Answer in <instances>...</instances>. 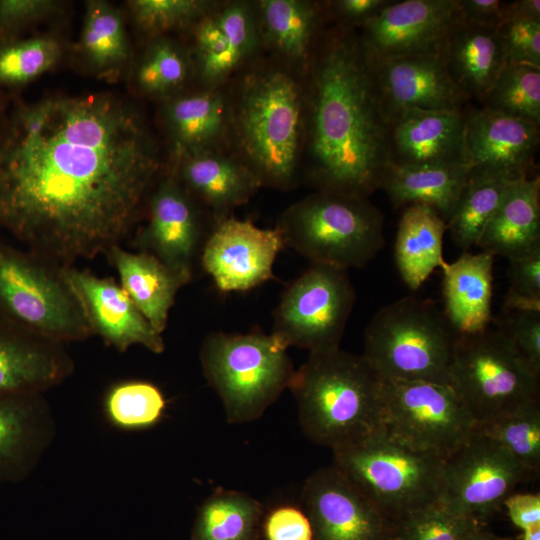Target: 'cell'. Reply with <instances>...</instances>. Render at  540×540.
Returning <instances> with one entry per match:
<instances>
[{
    "label": "cell",
    "instance_id": "cell-1",
    "mask_svg": "<svg viewBox=\"0 0 540 540\" xmlns=\"http://www.w3.org/2000/svg\"><path fill=\"white\" fill-rule=\"evenodd\" d=\"M162 172L139 111L109 94L15 102L0 136V229L60 266L131 231Z\"/></svg>",
    "mask_w": 540,
    "mask_h": 540
},
{
    "label": "cell",
    "instance_id": "cell-2",
    "mask_svg": "<svg viewBox=\"0 0 540 540\" xmlns=\"http://www.w3.org/2000/svg\"><path fill=\"white\" fill-rule=\"evenodd\" d=\"M301 180L369 197L389 163L388 124L357 29L328 22L304 76Z\"/></svg>",
    "mask_w": 540,
    "mask_h": 540
},
{
    "label": "cell",
    "instance_id": "cell-3",
    "mask_svg": "<svg viewBox=\"0 0 540 540\" xmlns=\"http://www.w3.org/2000/svg\"><path fill=\"white\" fill-rule=\"evenodd\" d=\"M226 86L230 152L262 187L295 188L305 139L304 76L262 54Z\"/></svg>",
    "mask_w": 540,
    "mask_h": 540
},
{
    "label": "cell",
    "instance_id": "cell-4",
    "mask_svg": "<svg viewBox=\"0 0 540 540\" xmlns=\"http://www.w3.org/2000/svg\"><path fill=\"white\" fill-rule=\"evenodd\" d=\"M383 382L363 355L310 353L289 385L304 434L335 450L380 430Z\"/></svg>",
    "mask_w": 540,
    "mask_h": 540
},
{
    "label": "cell",
    "instance_id": "cell-5",
    "mask_svg": "<svg viewBox=\"0 0 540 540\" xmlns=\"http://www.w3.org/2000/svg\"><path fill=\"white\" fill-rule=\"evenodd\" d=\"M276 227L285 246L311 261L362 268L384 247V215L368 197L314 191L290 205Z\"/></svg>",
    "mask_w": 540,
    "mask_h": 540
},
{
    "label": "cell",
    "instance_id": "cell-6",
    "mask_svg": "<svg viewBox=\"0 0 540 540\" xmlns=\"http://www.w3.org/2000/svg\"><path fill=\"white\" fill-rule=\"evenodd\" d=\"M458 334L432 300L406 296L368 324L362 354L385 380L450 383Z\"/></svg>",
    "mask_w": 540,
    "mask_h": 540
},
{
    "label": "cell",
    "instance_id": "cell-7",
    "mask_svg": "<svg viewBox=\"0 0 540 540\" xmlns=\"http://www.w3.org/2000/svg\"><path fill=\"white\" fill-rule=\"evenodd\" d=\"M272 334L212 332L199 357L204 376L218 394L227 421L252 422L289 388L294 367Z\"/></svg>",
    "mask_w": 540,
    "mask_h": 540
},
{
    "label": "cell",
    "instance_id": "cell-8",
    "mask_svg": "<svg viewBox=\"0 0 540 540\" xmlns=\"http://www.w3.org/2000/svg\"><path fill=\"white\" fill-rule=\"evenodd\" d=\"M0 317L58 344L92 334L61 266L1 241Z\"/></svg>",
    "mask_w": 540,
    "mask_h": 540
},
{
    "label": "cell",
    "instance_id": "cell-9",
    "mask_svg": "<svg viewBox=\"0 0 540 540\" xmlns=\"http://www.w3.org/2000/svg\"><path fill=\"white\" fill-rule=\"evenodd\" d=\"M332 451L333 465L392 521L438 498L445 459L413 450L381 429Z\"/></svg>",
    "mask_w": 540,
    "mask_h": 540
},
{
    "label": "cell",
    "instance_id": "cell-10",
    "mask_svg": "<svg viewBox=\"0 0 540 540\" xmlns=\"http://www.w3.org/2000/svg\"><path fill=\"white\" fill-rule=\"evenodd\" d=\"M539 376L495 326L458 335L450 383L477 425L539 401Z\"/></svg>",
    "mask_w": 540,
    "mask_h": 540
},
{
    "label": "cell",
    "instance_id": "cell-11",
    "mask_svg": "<svg viewBox=\"0 0 540 540\" xmlns=\"http://www.w3.org/2000/svg\"><path fill=\"white\" fill-rule=\"evenodd\" d=\"M381 430L413 450L447 459L475 434L477 423L449 383L384 379Z\"/></svg>",
    "mask_w": 540,
    "mask_h": 540
},
{
    "label": "cell",
    "instance_id": "cell-12",
    "mask_svg": "<svg viewBox=\"0 0 540 540\" xmlns=\"http://www.w3.org/2000/svg\"><path fill=\"white\" fill-rule=\"evenodd\" d=\"M354 302L348 270L311 264L282 293L271 334L310 353L340 347Z\"/></svg>",
    "mask_w": 540,
    "mask_h": 540
},
{
    "label": "cell",
    "instance_id": "cell-13",
    "mask_svg": "<svg viewBox=\"0 0 540 540\" xmlns=\"http://www.w3.org/2000/svg\"><path fill=\"white\" fill-rule=\"evenodd\" d=\"M531 476L507 452L475 434L444 461L437 501L480 523L495 514L516 486Z\"/></svg>",
    "mask_w": 540,
    "mask_h": 540
},
{
    "label": "cell",
    "instance_id": "cell-14",
    "mask_svg": "<svg viewBox=\"0 0 540 540\" xmlns=\"http://www.w3.org/2000/svg\"><path fill=\"white\" fill-rule=\"evenodd\" d=\"M187 33L197 87L225 86L264 54L254 1H215Z\"/></svg>",
    "mask_w": 540,
    "mask_h": 540
},
{
    "label": "cell",
    "instance_id": "cell-15",
    "mask_svg": "<svg viewBox=\"0 0 540 540\" xmlns=\"http://www.w3.org/2000/svg\"><path fill=\"white\" fill-rule=\"evenodd\" d=\"M146 202L148 220L136 247L191 278L213 219L168 168L158 176Z\"/></svg>",
    "mask_w": 540,
    "mask_h": 540
},
{
    "label": "cell",
    "instance_id": "cell-16",
    "mask_svg": "<svg viewBox=\"0 0 540 540\" xmlns=\"http://www.w3.org/2000/svg\"><path fill=\"white\" fill-rule=\"evenodd\" d=\"M462 20L459 0H392L358 33L373 63L395 57L441 56Z\"/></svg>",
    "mask_w": 540,
    "mask_h": 540
},
{
    "label": "cell",
    "instance_id": "cell-17",
    "mask_svg": "<svg viewBox=\"0 0 540 540\" xmlns=\"http://www.w3.org/2000/svg\"><path fill=\"white\" fill-rule=\"evenodd\" d=\"M304 512L313 540H390L393 521L334 465L305 481Z\"/></svg>",
    "mask_w": 540,
    "mask_h": 540
},
{
    "label": "cell",
    "instance_id": "cell-18",
    "mask_svg": "<svg viewBox=\"0 0 540 540\" xmlns=\"http://www.w3.org/2000/svg\"><path fill=\"white\" fill-rule=\"evenodd\" d=\"M284 246L277 227L261 228L231 215L213 225L199 258L220 291H246L273 278Z\"/></svg>",
    "mask_w": 540,
    "mask_h": 540
},
{
    "label": "cell",
    "instance_id": "cell-19",
    "mask_svg": "<svg viewBox=\"0 0 540 540\" xmlns=\"http://www.w3.org/2000/svg\"><path fill=\"white\" fill-rule=\"evenodd\" d=\"M61 269L91 332L107 345L121 352L132 345H141L156 354L164 351L162 334L153 329L120 284L71 266Z\"/></svg>",
    "mask_w": 540,
    "mask_h": 540
},
{
    "label": "cell",
    "instance_id": "cell-20",
    "mask_svg": "<svg viewBox=\"0 0 540 540\" xmlns=\"http://www.w3.org/2000/svg\"><path fill=\"white\" fill-rule=\"evenodd\" d=\"M387 122L413 109L464 110L470 99L451 78L441 56H405L373 63Z\"/></svg>",
    "mask_w": 540,
    "mask_h": 540
},
{
    "label": "cell",
    "instance_id": "cell-21",
    "mask_svg": "<svg viewBox=\"0 0 540 540\" xmlns=\"http://www.w3.org/2000/svg\"><path fill=\"white\" fill-rule=\"evenodd\" d=\"M540 124L485 107L468 108L464 159L469 170L530 175L539 147Z\"/></svg>",
    "mask_w": 540,
    "mask_h": 540
},
{
    "label": "cell",
    "instance_id": "cell-22",
    "mask_svg": "<svg viewBox=\"0 0 540 540\" xmlns=\"http://www.w3.org/2000/svg\"><path fill=\"white\" fill-rule=\"evenodd\" d=\"M226 85L196 86L160 101L171 159L205 151H230V103Z\"/></svg>",
    "mask_w": 540,
    "mask_h": 540
},
{
    "label": "cell",
    "instance_id": "cell-23",
    "mask_svg": "<svg viewBox=\"0 0 540 540\" xmlns=\"http://www.w3.org/2000/svg\"><path fill=\"white\" fill-rule=\"evenodd\" d=\"M56 432L42 394H0V483H19L36 469Z\"/></svg>",
    "mask_w": 540,
    "mask_h": 540
},
{
    "label": "cell",
    "instance_id": "cell-24",
    "mask_svg": "<svg viewBox=\"0 0 540 540\" xmlns=\"http://www.w3.org/2000/svg\"><path fill=\"white\" fill-rule=\"evenodd\" d=\"M467 109H413L392 117L387 122L389 162L399 165L466 164L464 128Z\"/></svg>",
    "mask_w": 540,
    "mask_h": 540
},
{
    "label": "cell",
    "instance_id": "cell-25",
    "mask_svg": "<svg viewBox=\"0 0 540 540\" xmlns=\"http://www.w3.org/2000/svg\"><path fill=\"white\" fill-rule=\"evenodd\" d=\"M214 223L231 216L262 187L230 151H205L171 159L168 167Z\"/></svg>",
    "mask_w": 540,
    "mask_h": 540
},
{
    "label": "cell",
    "instance_id": "cell-26",
    "mask_svg": "<svg viewBox=\"0 0 540 540\" xmlns=\"http://www.w3.org/2000/svg\"><path fill=\"white\" fill-rule=\"evenodd\" d=\"M264 54L305 76L328 23L323 1H254Z\"/></svg>",
    "mask_w": 540,
    "mask_h": 540
},
{
    "label": "cell",
    "instance_id": "cell-27",
    "mask_svg": "<svg viewBox=\"0 0 540 540\" xmlns=\"http://www.w3.org/2000/svg\"><path fill=\"white\" fill-rule=\"evenodd\" d=\"M73 370L61 345L0 317V394H42Z\"/></svg>",
    "mask_w": 540,
    "mask_h": 540
},
{
    "label": "cell",
    "instance_id": "cell-28",
    "mask_svg": "<svg viewBox=\"0 0 540 540\" xmlns=\"http://www.w3.org/2000/svg\"><path fill=\"white\" fill-rule=\"evenodd\" d=\"M495 256L488 251H465L443 272V313L458 335L472 334L491 325Z\"/></svg>",
    "mask_w": 540,
    "mask_h": 540
},
{
    "label": "cell",
    "instance_id": "cell-29",
    "mask_svg": "<svg viewBox=\"0 0 540 540\" xmlns=\"http://www.w3.org/2000/svg\"><path fill=\"white\" fill-rule=\"evenodd\" d=\"M441 57L459 89L479 102L494 85L507 64L497 27L464 19L447 40Z\"/></svg>",
    "mask_w": 540,
    "mask_h": 540
},
{
    "label": "cell",
    "instance_id": "cell-30",
    "mask_svg": "<svg viewBox=\"0 0 540 540\" xmlns=\"http://www.w3.org/2000/svg\"><path fill=\"white\" fill-rule=\"evenodd\" d=\"M478 247L508 260L540 246V177L516 179L487 223Z\"/></svg>",
    "mask_w": 540,
    "mask_h": 540
},
{
    "label": "cell",
    "instance_id": "cell-31",
    "mask_svg": "<svg viewBox=\"0 0 540 540\" xmlns=\"http://www.w3.org/2000/svg\"><path fill=\"white\" fill-rule=\"evenodd\" d=\"M106 254L123 290L153 329L162 334L178 290L191 278L146 252L132 253L116 245Z\"/></svg>",
    "mask_w": 540,
    "mask_h": 540
},
{
    "label": "cell",
    "instance_id": "cell-32",
    "mask_svg": "<svg viewBox=\"0 0 540 540\" xmlns=\"http://www.w3.org/2000/svg\"><path fill=\"white\" fill-rule=\"evenodd\" d=\"M468 174L469 168L464 163L399 165L389 162L380 188L397 208L426 205L447 221Z\"/></svg>",
    "mask_w": 540,
    "mask_h": 540
},
{
    "label": "cell",
    "instance_id": "cell-33",
    "mask_svg": "<svg viewBox=\"0 0 540 540\" xmlns=\"http://www.w3.org/2000/svg\"><path fill=\"white\" fill-rule=\"evenodd\" d=\"M446 231V221L433 208L422 204L405 207L398 223L394 258L403 282L411 290H417L446 263Z\"/></svg>",
    "mask_w": 540,
    "mask_h": 540
},
{
    "label": "cell",
    "instance_id": "cell-34",
    "mask_svg": "<svg viewBox=\"0 0 540 540\" xmlns=\"http://www.w3.org/2000/svg\"><path fill=\"white\" fill-rule=\"evenodd\" d=\"M518 178L500 172L469 170L446 221L447 231L457 247L467 251L478 245L487 223Z\"/></svg>",
    "mask_w": 540,
    "mask_h": 540
},
{
    "label": "cell",
    "instance_id": "cell-35",
    "mask_svg": "<svg viewBox=\"0 0 540 540\" xmlns=\"http://www.w3.org/2000/svg\"><path fill=\"white\" fill-rule=\"evenodd\" d=\"M194 82V66L187 44L170 37L149 40L134 74L138 92L159 101L177 95Z\"/></svg>",
    "mask_w": 540,
    "mask_h": 540
},
{
    "label": "cell",
    "instance_id": "cell-36",
    "mask_svg": "<svg viewBox=\"0 0 540 540\" xmlns=\"http://www.w3.org/2000/svg\"><path fill=\"white\" fill-rule=\"evenodd\" d=\"M262 514L251 495L218 489L198 508L191 540H257Z\"/></svg>",
    "mask_w": 540,
    "mask_h": 540
},
{
    "label": "cell",
    "instance_id": "cell-37",
    "mask_svg": "<svg viewBox=\"0 0 540 540\" xmlns=\"http://www.w3.org/2000/svg\"><path fill=\"white\" fill-rule=\"evenodd\" d=\"M85 7L80 37L83 56L98 75L116 77L130 54L123 17L107 1L90 0Z\"/></svg>",
    "mask_w": 540,
    "mask_h": 540
},
{
    "label": "cell",
    "instance_id": "cell-38",
    "mask_svg": "<svg viewBox=\"0 0 540 540\" xmlns=\"http://www.w3.org/2000/svg\"><path fill=\"white\" fill-rule=\"evenodd\" d=\"M478 431L514 458L530 476L540 470V406L534 401L477 425Z\"/></svg>",
    "mask_w": 540,
    "mask_h": 540
},
{
    "label": "cell",
    "instance_id": "cell-39",
    "mask_svg": "<svg viewBox=\"0 0 540 540\" xmlns=\"http://www.w3.org/2000/svg\"><path fill=\"white\" fill-rule=\"evenodd\" d=\"M166 409L161 390L146 381H123L114 384L104 398L107 420L123 430H139L155 425Z\"/></svg>",
    "mask_w": 540,
    "mask_h": 540
},
{
    "label": "cell",
    "instance_id": "cell-40",
    "mask_svg": "<svg viewBox=\"0 0 540 540\" xmlns=\"http://www.w3.org/2000/svg\"><path fill=\"white\" fill-rule=\"evenodd\" d=\"M62 53L61 42L49 35L0 43V90L31 82L54 67Z\"/></svg>",
    "mask_w": 540,
    "mask_h": 540
},
{
    "label": "cell",
    "instance_id": "cell-41",
    "mask_svg": "<svg viewBox=\"0 0 540 540\" xmlns=\"http://www.w3.org/2000/svg\"><path fill=\"white\" fill-rule=\"evenodd\" d=\"M482 107L540 124V68L507 63Z\"/></svg>",
    "mask_w": 540,
    "mask_h": 540
},
{
    "label": "cell",
    "instance_id": "cell-42",
    "mask_svg": "<svg viewBox=\"0 0 540 540\" xmlns=\"http://www.w3.org/2000/svg\"><path fill=\"white\" fill-rule=\"evenodd\" d=\"M482 528L477 520L456 514L434 501L393 521V540H465Z\"/></svg>",
    "mask_w": 540,
    "mask_h": 540
},
{
    "label": "cell",
    "instance_id": "cell-43",
    "mask_svg": "<svg viewBox=\"0 0 540 540\" xmlns=\"http://www.w3.org/2000/svg\"><path fill=\"white\" fill-rule=\"evenodd\" d=\"M215 4L213 0H130L129 14L149 40L188 32Z\"/></svg>",
    "mask_w": 540,
    "mask_h": 540
},
{
    "label": "cell",
    "instance_id": "cell-44",
    "mask_svg": "<svg viewBox=\"0 0 540 540\" xmlns=\"http://www.w3.org/2000/svg\"><path fill=\"white\" fill-rule=\"evenodd\" d=\"M493 326L513 344L517 352L537 375H540V310H503Z\"/></svg>",
    "mask_w": 540,
    "mask_h": 540
},
{
    "label": "cell",
    "instance_id": "cell-45",
    "mask_svg": "<svg viewBox=\"0 0 540 540\" xmlns=\"http://www.w3.org/2000/svg\"><path fill=\"white\" fill-rule=\"evenodd\" d=\"M510 285L503 310H540V246L509 260Z\"/></svg>",
    "mask_w": 540,
    "mask_h": 540
},
{
    "label": "cell",
    "instance_id": "cell-46",
    "mask_svg": "<svg viewBox=\"0 0 540 540\" xmlns=\"http://www.w3.org/2000/svg\"><path fill=\"white\" fill-rule=\"evenodd\" d=\"M497 32L507 63L540 68V21L509 17L497 27Z\"/></svg>",
    "mask_w": 540,
    "mask_h": 540
},
{
    "label": "cell",
    "instance_id": "cell-47",
    "mask_svg": "<svg viewBox=\"0 0 540 540\" xmlns=\"http://www.w3.org/2000/svg\"><path fill=\"white\" fill-rule=\"evenodd\" d=\"M55 0H0V43L18 38L25 28L62 11Z\"/></svg>",
    "mask_w": 540,
    "mask_h": 540
},
{
    "label": "cell",
    "instance_id": "cell-48",
    "mask_svg": "<svg viewBox=\"0 0 540 540\" xmlns=\"http://www.w3.org/2000/svg\"><path fill=\"white\" fill-rule=\"evenodd\" d=\"M266 540H313L310 520L304 510L291 505L279 506L265 517Z\"/></svg>",
    "mask_w": 540,
    "mask_h": 540
},
{
    "label": "cell",
    "instance_id": "cell-49",
    "mask_svg": "<svg viewBox=\"0 0 540 540\" xmlns=\"http://www.w3.org/2000/svg\"><path fill=\"white\" fill-rule=\"evenodd\" d=\"M392 0H330L323 1L330 23L357 29L376 16Z\"/></svg>",
    "mask_w": 540,
    "mask_h": 540
},
{
    "label": "cell",
    "instance_id": "cell-50",
    "mask_svg": "<svg viewBox=\"0 0 540 540\" xmlns=\"http://www.w3.org/2000/svg\"><path fill=\"white\" fill-rule=\"evenodd\" d=\"M509 3L500 0H459L465 21L492 27H498L507 18Z\"/></svg>",
    "mask_w": 540,
    "mask_h": 540
},
{
    "label": "cell",
    "instance_id": "cell-51",
    "mask_svg": "<svg viewBox=\"0 0 540 540\" xmlns=\"http://www.w3.org/2000/svg\"><path fill=\"white\" fill-rule=\"evenodd\" d=\"M508 516L520 530L540 525L539 493H512L504 501Z\"/></svg>",
    "mask_w": 540,
    "mask_h": 540
},
{
    "label": "cell",
    "instance_id": "cell-52",
    "mask_svg": "<svg viewBox=\"0 0 540 540\" xmlns=\"http://www.w3.org/2000/svg\"><path fill=\"white\" fill-rule=\"evenodd\" d=\"M509 17H518L540 21V1L517 0L510 2L507 18Z\"/></svg>",
    "mask_w": 540,
    "mask_h": 540
},
{
    "label": "cell",
    "instance_id": "cell-53",
    "mask_svg": "<svg viewBox=\"0 0 540 540\" xmlns=\"http://www.w3.org/2000/svg\"><path fill=\"white\" fill-rule=\"evenodd\" d=\"M465 540H510L479 528L472 532Z\"/></svg>",
    "mask_w": 540,
    "mask_h": 540
},
{
    "label": "cell",
    "instance_id": "cell-54",
    "mask_svg": "<svg viewBox=\"0 0 540 540\" xmlns=\"http://www.w3.org/2000/svg\"><path fill=\"white\" fill-rule=\"evenodd\" d=\"M11 107H8V99L0 90V136L3 132Z\"/></svg>",
    "mask_w": 540,
    "mask_h": 540
},
{
    "label": "cell",
    "instance_id": "cell-55",
    "mask_svg": "<svg viewBox=\"0 0 540 540\" xmlns=\"http://www.w3.org/2000/svg\"><path fill=\"white\" fill-rule=\"evenodd\" d=\"M521 540H540V525L523 530Z\"/></svg>",
    "mask_w": 540,
    "mask_h": 540
},
{
    "label": "cell",
    "instance_id": "cell-56",
    "mask_svg": "<svg viewBox=\"0 0 540 540\" xmlns=\"http://www.w3.org/2000/svg\"><path fill=\"white\" fill-rule=\"evenodd\" d=\"M390 540H393V538H391Z\"/></svg>",
    "mask_w": 540,
    "mask_h": 540
}]
</instances>
